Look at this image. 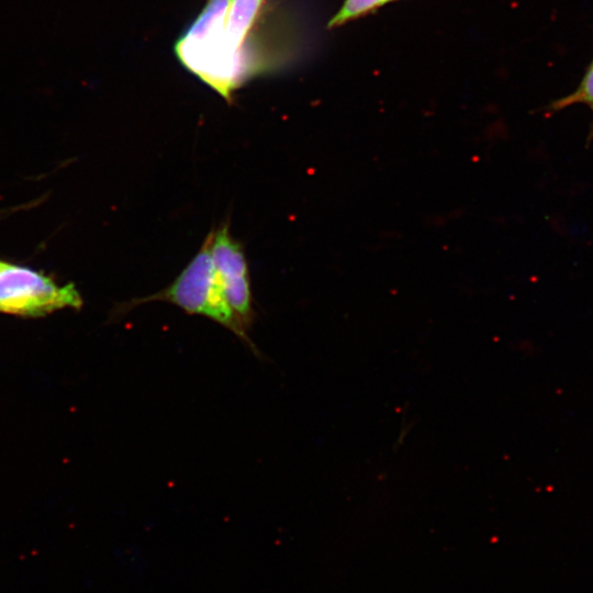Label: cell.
<instances>
[{
    "label": "cell",
    "instance_id": "obj_4",
    "mask_svg": "<svg viewBox=\"0 0 593 593\" xmlns=\"http://www.w3.org/2000/svg\"><path fill=\"white\" fill-rule=\"evenodd\" d=\"M211 259L221 281L247 276L248 264L242 245L230 233L228 223L212 231Z\"/></svg>",
    "mask_w": 593,
    "mask_h": 593
},
{
    "label": "cell",
    "instance_id": "obj_6",
    "mask_svg": "<svg viewBox=\"0 0 593 593\" xmlns=\"http://www.w3.org/2000/svg\"><path fill=\"white\" fill-rule=\"evenodd\" d=\"M577 104L589 108L593 115V57L574 90L551 102L548 105V110L550 112H558ZM588 143H593V120L588 136Z\"/></svg>",
    "mask_w": 593,
    "mask_h": 593
},
{
    "label": "cell",
    "instance_id": "obj_3",
    "mask_svg": "<svg viewBox=\"0 0 593 593\" xmlns=\"http://www.w3.org/2000/svg\"><path fill=\"white\" fill-rule=\"evenodd\" d=\"M81 303L74 284L59 287L35 270L0 261V312L41 316Z\"/></svg>",
    "mask_w": 593,
    "mask_h": 593
},
{
    "label": "cell",
    "instance_id": "obj_7",
    "mask_svg": "<svg viewBox=\"0 0 593 593\" xmlns=\"http://www.w3.org/2000/svg\"><path fill=\"white\" fill-rule=\"evenodd\" d=\"M393 0H345L332 16L328 27H338L358 18H362Z\"/></svg>",
    "mask_w": 593,
    "mask_h": 593
},
{
    "label": "cell",
    "instance_id": "obj_2",
    "mask_svg": "<svg viewBox=\"0 0 593 593\" xmlns=\"http://www.w3.org/2000/svg\"><path fill=\"white\" fill-rule=\"evenodd\" d=\"M212 231L202 247L171 284L152 295L135 299L130 307L152 301L172 303L188 314L209 317L233 332L258 357L260 351L239 326L226 303L221 281L211 259Z\"/></svg>",
    "mask_w": 593,
    "mask_h": 593
},
{
    "label": "cell",
    "instance_id": "obj_1",
    "mask_svg": "<svg viewBox=\"0 0 593 593\" xmlns=\"http://www.w3.org/2000/svg\"><path fill=\"white\" fill-rule=\"evenodd\" d=\"M266 0H206L177 40L180 64L230 102L235 90L267 67L250 51Z\"/></svg>",
    "mask_w": 593,
    "mask_h": 593
},
{
    "label": "cell",
    "instance_id": "obj_5",
    "mask_svg": "<svg viewBox=\"0 0 593 593\" xmlns=\"http://www.w3.org/2000/svg\"><path fill=\"white\" fill-rule=\"evenodd\" d=\"M221 284L227 305L242 329L248 334L255 320L249 276L224 280L221 281Z\"/></svg>",
    "mask_w": 593,
    "mask_h": 593
}]
</instances>
